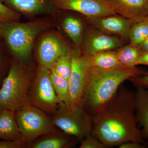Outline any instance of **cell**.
<instances>
[{"mask_svg":"<svg viewBox=\"0 0 148 148\" xmlns=\"http://www.w3.org/2000/svg\"><path fill=\"white\" fill-rule=\"evenodd\" d=\"M92 116L91 135L107 147L128 142L145 144L138 128L135 92L121 85L112 101Z\"/></svg>","mask_w":148,"mask_h":148,"instance_id":"6da1fadb","label":"cell"},{"mask_svg":"<svg viewBox=\"0 0 148 148\" xmlns=\"http://www.w3.org/2000/svg\"><path fill=\"white\" fill-rule=\"evenodd\" d=\"M147 73L137 67L106 69L90 66L84 95V110L91 116L95 115L112 101L125 81Z\"/></svg>","mask_w":148,"mask_h":148,"instance_id":"7a4b0ae2","label":"cell"},{"mask_svg":"<svg viewBox=\"0 0 148 148\" xmlns=\"http://www.w3.org/2000/svg\"><path fill=\"white\" fill-rule=\"evenodd\" d=\"M0 24L2 38L12 53L20 61H26L30 58L36 37L55 26L52 21L44 18L25 23L12 21Z\"/></svg>","mask_w":148,"mask_h":148,"instance_id":"3957f363","label":"cell"},{"mask_svg":"<svg viewBox=\"0 0 148 148\" xmlns=\"http://www.w3.org/2000/svg\"><path fill=\"white\" fill-rule=\"evenodd\" d=\"M32 80L29 69L19 61H13L0 88V107L15 112L31 104L29 95Z\"/></svg>","mask_w":148,"mask_h":148,"instance_id":"277c9868","label":"cell"},{"mask_svg":"<svg viewBox=\"0 0 148 148\" xmlns=\"http://www.w3.org/2000/svg\"><path fill=\"white\" fill-rule=\"evenodd\" d=\"M14 116L22 138L28 144L42 135L55 131L52 119L32 104L15 111Z\"/></svg>","mask_w":148,"mask_h":148,"instance_id":"5b68a950","label":"cell"},{"mask_svg":"<svg viewBox=\"0 0 148 148\" xmlns=\"http://www.w3.org/2000/svg\"><path fill=\"white\" fill-rule=\"evenodd\" d=\"M92 120L84 107L73 110L64 104L59 105L52 119L55 127L79 141L91 134Z\"/></svg>","mask_w":148,"mask_h":148,"instance_id":"8992f818","label":"cell"},{"mask_svg":"<svg viewBox=\"0 0 148 148\" xmlns=\"http://www.w3.org/2000/svg\"><path fill=\"white\" fill-rule=\"evenodd\" d=\"M91 65L90 56L81 47L72 48V69L69 80L70 108L76 110L83 107V98L88 70Z\"/></svg>","mask_w":148,"mask_h":148,"instance_id":"52a82bcc","label":"cell"},{"mask_svg":"<svg viewBox=\"0 0 148 148\" xmlns=\"http://www.w3.org/2000/svg\"><path fill=\"white\" fill-rule=\"evenodd\" d=\"M30 103L41 110L54 114L61 104L53 88L50 70L39 67L30 87Z\"/></svg>","mask_w":148,"mask_h":148,"instance_id":"ba28073f","label":"cell"},{"mask_svg":"<svg viewBox=\"0 0 148 148\" xmlns=\"http://www.w3.org/2000/svg\"><path fill=\"white\" fill-rule=\"evenodd\" d=\"M58 10L73 11L86 18L116 14L108 0H53Z\"/></svg>","mask_w":148,"mask_h":148,"instance_id":"9c48e42d","label":"cell"},{"mask_svg":"<svg viewBox=\"0 0 148 148\" xmlns=\"http://www.w3.org/2000/svg\"><path fill=\"white\" fill-rule=\"evenodd\" d=\"M71 49L59 35L48 33L41 39L37 48L39 67L51 70L59 57Z\"/></svg>","mask_w":148,"mask_h":148,"instance_id":"30bf717a","label":"cell"},{"mask_svg":"<svg viewBox=\"0 0 148 148\" xmlns=\"http://www.w3.org/2000/svg\"><path fill=\"white\" fill-rule=\"evenodd\" d=\"M92 27L85 29L81 44L82 50L90 56L103 51L116 50L124 45L125 40L123 39Z\"/></svg>","mask_w":148,"mask_h":148,"instance_id":"8fae6325","label":"cell"},{"mask_svg":"<svg viewBox=\"0 0 148 148\" xmlns=\"http://www.w3.org/2000/svg\"><path fill=\"white\" fill-rule=\"evenodd\" d=\"M88 22L95 29L108 34L129 40L130 29L134 22L115 14L101 18H87Z\"/></svg>","mask_w":148,"mask_h":148,"instance_id":"7c38bea8","label":"cell"},{"mask_svg":"<svg viewBox=\"0 0 148 148\" xmlns=\"http://www.w3.org/2000/svg\"><path fill=\"white\" fill-rule=\"evenodd\" d=\"M12 10L29 18L55 15L59 11L53 0H1Z\"/></svg>","mask_w":148,"mask_h":148,"instance_id":"4fadbf2b","label":"cell"},{"mask_svg":"<svg viewBox=\"0 0 148 148\" xmlns=\"http://www.w3.org/2000/svg\"><path fill=\"white\" fill-rule=\"evenodd\" d=\"M116 14L134 23L145 20L148 16V0H108Z\"/></svg>","mask_w":148,"mask_h":148,"instance_id":"5bb4252c","label":"cell"},{"mask_svg":"<svg viewBox=\"0 0 148 148\" xmlns=\"http://www.w3.org/2000/svg\"><path fill=\"white\" fill-rule=\"evenodd\" d=\"M78 141L75 137L55 131L42 135L29 143V148H68Z\"/></svg>","mask_w":148,"mask_h":148,"instance_id":"9a60e30c","label":"cell"},{"mask_svg":"<svg viewBox=\"0 0 148 148\" xmlns=\"http://www.w3.org/2000/svg\"><path fill=\"white\" fill-rule=\"evenodd\" d=\"M135 94V112L138 123L143 127L142 134L148 139V90L145 87L137 86Z\"/></svg>","mask_w":148,"mask_h":148,"instance_id":"2e32d148","label":"cell"},{"mask_svg":"<svg viewBox=\"0 0 148 148\" xmlns=\"http://www.w3.org/2000/svg\"><path fill=\"white\" fill-rule=\"evenodd\" d=\"M14 112L3 109L0 114V139L17 140L22 139L21 131L15 120Z\"/></svg>","mask_w":148,"mask_h":148,"instance_id":"e0dca14e","label":"cell"},{"mask_svg":"<svg viewBox=\"0 0 148 148\" xmlns=\"http://www.w3.org/2000/svg\"><path fill=\"white\" fill-rule=\"evenodd\" d=\"M62 28L73 43L74 47H81L85 30L82 21L75 16H66L62 22Z\"/></svg>","mask_w":148,"mask_h":148,"instance_id":"ac0fdd59","label":"cell"},{"mask_svg":"<svg viewBox=\"0 0 148 148\" xmlns=\"http://www.w3.org/2000/svg\"><path fill=\"white\" fill-rule=\"evenodd\" d=\"M90 56L91 66L106 69L124 66L119 61L116 50L103 51Z\"/></svg>","mask_w":148,"mask_h":148,"instance_id":"d6986e66","label":"cell"},{"mask_svg":"<svg viewBox=\"0 0 148 148\" xmlns=\"http://www.w3.org/2000/svg\"><path fill=\"white\" fill-rule=\"evenodd\" d=\"M118 57L123 66L125 67H136L138 61L143 53V51L137 46L130 45H123L116 49Z\"/></svg>","mask_w":148,"mask_h":148,"instance_id":"ffe728a7","label":"cell"},{"mask_svg":"<svg viewBox=\"0 0 148 148\" xmlns=\"http://www.w3.org/2000/svg\"><path fill=\"white\" fill-rule=\"evenodd\" d=\"M51 77L56 93L61 102L70 108V90L69 80L56 74L53 70H51Z\"/></svg>","mask_w":148,"mask_h":148,"instance_id":"44dd1931","label":"cell"},{"mask_svg":"<svg viewBox=\"0 0 148 148\" xmlns=\"http://www.w3.org/2000/svg\"><path fill=\"white\" fill-rule=\"evenodd\" d=\"M72 59V48L59 57L51 70L69 80L71 71Z\"/></svg>","mask_w":148,"mask_h":148,"instance_id":"7402d4cb","label":"cell"},{"mask_svg":"<svg viewBox=\"0 0 148 148\" xmlns=\"http://www.w3.org/2000/svg\"><path fill=\"white\" fill-rule=\"evenodd\" d=\"M148 36V24L147 21H140L132 25L129 36V44L138 47Z\"/></svg>","mask_w":148,"mask_h":148,"instance_id":"603a6c76","label":"cell"},{"mask_svg":"<svg viewBox=\"0 0 148 148\" xmlns=\"http://www.w3.org/2000/svg\"><path fill=\"white\" fill-rule=\"evenodd\" d=\"M21 14L6 5L0 0V23L12 21H19Z\"/></svg>","mask_w":148,"mask_h":148,"instance_id":"cb8c5ba5","label":"cell"},{"mask_svg":"<svg viewBox=\"0 0 148 148\" xmlns=\"http://www.w3.org/2000/svg\"><path fill=\"white\" fill-rule=\"evenodd\" d=\"M80 148H107L105 145L91 134L80 141Z\"/></svg>","mask_w":148,"mask_h":148,"instance_id":"d4e9b609","label":"cell"},{"mask_svg":"<svg viewBox=\"0 0 148 148\" xmlns=\"http://www.w3.org/2000/svg\"><path fill=\"white\" fill-rule=\"evenodd\" d=\"M28 144L23 139L17 140L0 141V148H27Z\"/></svg>","mask_w":148,"mask_h":148,"instance_id":"484cf974","label":"cell"},{"mask_svg":"<svg viewBox=\"0 0 148 148\" xmlns=\"http://www.w3.org/2000/svg\"><path fill=\"white\" fill-rule=\"evenodd\" d=\"M129 80L136 86H140L145 87L148 86V73L143 75L131 78Z\"/></svg>","mask_w":148,"mask_h":148,"instance_id":"4316f807","label":"cell"},{"mask_svg":"<svg viewBox=\"0 0 148 148\" xmlns=\"http://www.w3.org/2000/svg\"><path fill=\"white\" fill-rule=\"evenodd\" d=\"M119 148H145L146 146L144 144L135 142H128L121 144L119 146Z\"/></svg>","mask_w":148,"mask_h":148,"instance_id":"83f0119b","label":"cell"},{"mask_svg":"<svg viewBox=\"0 0 148 148\" xmlns=\"http://www.w3.org/2000/svg\"><path fill=\"white\" fill-rule=\"evenodd\" d=\"M138 65L148 66V52H143L139 59Z\"/></svg>","mask_w":148,"mask_h":148,"instance_id":"f1b7e54d","label":"cell"},{"mask_svg":"<svg viewBox=\"0 0 148 148\" xmlns=\"http://www.w3.org/2000/svg\"><path fill=\"white\" fill-rule=\"evenodd\" d=\"M143 52H148V36L145 40L138 46Z\"/></svg>","mask_w":148,"mask_h":148,"instance_id":"f546056e","label":"cell"},{"mask_svg":"<svg viewBox=\"0 0 148 148\" xmlns=\"http://www.w3.org/2000/svg\"><path fill=\"white\" fill-rule=\"evenodd\" d=\"M2 38V34L1 29V24H0V39Z\"/></svg>","mask_w":148,"mask_h":148,"instance_id":"4dcf8cb0","label":"cell"},{"mask_svg":"<svg viewBox=\"0 0 148 148\" xmlns=\"http://www.w3.org/2000/svg\"><path fill=\"white\" fill-rule=\"evenodd\" d=\"M145 21H147V23L148 24V16H147V18H146Z\"/></svg>","mask_w":148,"mask_h":148,"instance_id":"1f68e13d","label":"cell"},{"mask_svg":"<svg viewBox=\"0 0 148 148\" xmlns=\"http://www.w3.org/2000/svg\"><path fill=\"white\" fill-rule=\"evenodd\" d=\"M3 109L0 107V114L1 112L2 111Z\"/></svg>","mask_w":148,"mask_h":148,"instance_id":"d6a6232c","label":"cell"},{"mask_svg":"<svg viewBox=\"0 0 148 148\" xmlns=\"http://www.w3.org/2000/svg\"><path fill=\"white\" fill-rule=\"evenodd\" d=\"M1 56H0V68H1Z\"/></svg>","mask_w":148,"mask_h":148,"instance_id":"836d02e7","label":"cell"}]
</instances>
